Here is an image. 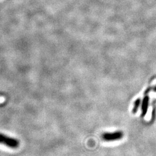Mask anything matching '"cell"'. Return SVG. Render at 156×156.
Instances as JSON below:
<instances>
[{"label": "cell", "instance_id": "2", "mask_svg": "<svg viewBox=\"0 0 156 156\" xmlns=\"http://www.w3.org/2000/svg\"><path fill=\"white\" fill-rule=\"evenodd\" d=\"M123 137L122 131H117L113 133H105L102 135V138L106 142H112L121 140Z\"/></svg>", "mask_w": 156, "mask_h": 156}, {"label": "cell", "instance_id": "1", "mask_svg": "<svg viewBox=\"0 0 156 156\" xmlns=\"http://www.w3.org/2000/svg\"><path fill=\"white\" fill-rule=\"evenodd\" d=\"M0 144H4L11 148H17L19 145L18 140L9 137L4 134H0Z\"/></svg>", "mask_w": 156, "mask_h": 156}, {"label": "cell", "instance_id": "3", "mask_svg": "<svg viewBox=\"0 0 156 156\" xmlns=\"http://www.w3.org/2000/svg\"><path fill=\"white\" fill-rule=\"evenodd\" d=\"M149 98L148 96H146L143 100L142 105V116H144L146 114L147 109H148V106H149Z\"/></svg>", "mask_w": 156, "mask_h": 156}, {"label": "cell", "instance_id": "4", "mask_svg": "<svg viewBox=\"0 0 156 156\" xmlns=\"http://www.w3.org/2000/svg\"><path fill=\"white\" fill-rule=\"evenodd\" d=\"M140 99H137L135 101L134 108H133V112L134 113H136V112L138 111V108L140 106Z\"/></svg>", "mask_w": 156, "mask_h": 156}, {"label": "cell", "instance_id": "5", "mask_svg": "<svg viewBox=\"0 0 156 156\" xmlns=\"http://www.w3.org/2000/svg\"><path fill=\"white\" fill-rule=\"evenodd\" d=\"M5 101V98L4 97H2V96H0V104H2L3 103L4 101Z\"/></svg>", "mask_w": 156, "mask_h": 156}]
</instances>
